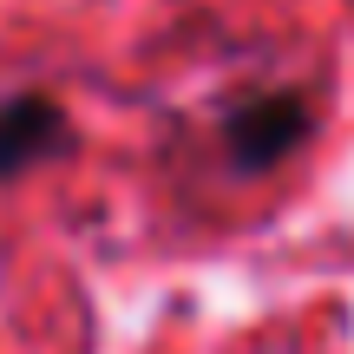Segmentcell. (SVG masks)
Segmentation results:
<instances>
[{
	"label": "cell",
	"mask_w": 354,
	"mask_h": 354,
	"mask_svg": "<svg viewBox=\"0 0 354 354\" xmlns=\"http://www.w3.org/2000/svg\"><path fill=\"white\" fill-rule=\"evenodd\" d=\"M302 131H308L302 92L263 86V92L230 99V112H223V125H216V138H223V158H230L236 171H269L276 158H289L295 145H302Z\"/></svg>",
	"instance_id": "6da1fadb"
},
{
	"label": "cell",
	"mask_w": 354,
	"mask_h": 354,
	"mask_svg": "<svg viewBox=\"0 0 354 354\" xmlns=\"http://www.w3.org/2000/svg\"><path fill=\"white\" fill-rule=\"evenodd\" d=\"M66 145H73V118L53 92H7L0 99V184H13L20 171H39Z\"/></svg>",
	"instance_id": "7a4b0ae2"
}]
</instances>
